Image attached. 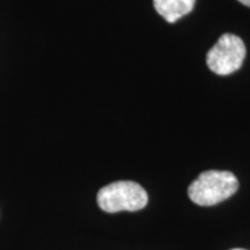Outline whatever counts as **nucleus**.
<instances>
[{"mask_svg": "<svg viewBox=\"0 0 250 250\" xmlns=\"http://www.w3.org/2000/svg\"><path fill=\"white\" fill-rule=\"evenodd\" d=\"M239 182L229 171L208 170L202 172L188 188L189 199L197 206H214L229 199Z\"/></svg>", "mask_w": 250, "mask_h": 250, "instance_id": "1", "label": "nucleus"}, {"mask_svg": "<svg viewBox=\"0 0 250 250\" xmlns=\"http://www.w3.org/2000/svg\"><path fill=\"white\" fill-rule=\"evenodd\" d=\"M149 196L139 184L117 181L103 187L98 193L99 207L106 213L139 211L146 207Z\"/></svg>", "mask_w": 250, "mask_h": 250, "instance_id": "2", "label": "nucleus"}, {"mask_svg": "<svg viewBox=\"0 0 250 250\" xmlns=\"http://www.w3.org/2000/svg\"><path fill=\"white\" fill-rule=\"evenodd\" d=\"M246 57V46L239 36L224 34L206 57L208 68L217 75H229L238 71Z\"/></svg>", "mask_w": 250, "mask_h": 250, "instance_id": "3", "label": "nucleus"}, {"mask_svg": "<svg viewBox=\"0 0 250 250\" xmlns=\"http://www.w3.org/2000/svg\"><path fill=\"white\" fill-rule=\"evenodd\" d=\"M195 3L196 0H153L156 11L171 24L189 14L195 7Z\"/></svg>", "mask_w": 250, "mask_h": 250, "instance_id": "4", "label": "nucleus"}, {"mask_svg": "<svg viewBox=\"0 0 250 250\" xmlns=\"http://www.w3.org/2000/svg\"><path fill=\"white\" fill-rule=\"evenodd\" d=\"M239 3H242L243 6H246V7H250V0H238Z\"/></svg>", "mask_w": 250, "mask_h": 250, "instance_id": "5", "label": "nucleus"}, {"mask_svg": "<svg viewBox=\"0 0 250 250\" xmlns=\"http://www.w3.org/2000/svg\"><path fill=\"white\" fill-rule=\"evenodd\" d=\"M231 250H245V249H231Z\"/></svg>", "mask_w": 250, "mask_h": 250, "instance_id": "6", "label": "nucleus"}]
</instances>
